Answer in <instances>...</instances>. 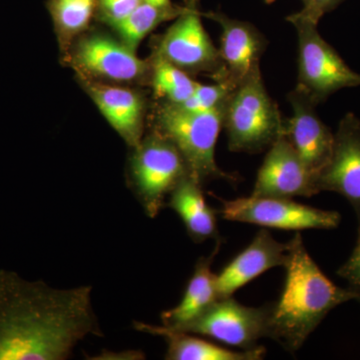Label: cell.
I'll list each match as a JSON object with an SVG mask.
<instances>
[{
    "mask_svg": "<svg viewBox=\"0 0 360 360\" xmlns=\"http://www.w3.org/2000/svg\"><path fill=\"white\" fill-rule=\"evenodd\" d=\"M89 285L56 290L0 270V360H65L103 333Z\"/></svg>",
    "mask_w": 360,
    "mask_h": 360,
    "instance_id": "cell-1",
    "label": "cell"
},
{
    "mask_svg": "<svg viewBox=\"0 0 360 360\" xmlns=\"http://www.w3.org/2000/svg\"><path fill=\"white\" fill-rule=\"evenodd\" d=\"M285 283L278 302L270 304V338L290 352L307 338L338 305L357 300L354 288H341L317 266L303 245L302 234L288 241Z\"/></svg>",
    "mask_w": 360,
    "mask_h": 360,
    "instance_id": "cell-2",
    "label": "cell"
},
{
    "mask_svg": "<svg viewBox=\"0 0 360 360\" xmlns=\"http://www.w3.org/2000/svg\"><path fill=\"white\" fill-rule=\"evenodd\" d=\"M284 123L257 66L236 87L225 105L222 127L229 150L262 153L284 134Z\"/></svg>",
    "mask_w": 360,
    "mask_h": 360,
    "instance_id": "cell-3",
    "label": "cell"
},
{
    "mask_svg": "<svg viewBox=\"0 0 360 360\" xmlns=\"http://www.w3.org/2000/svg\"><path fill=\"white\" fill-rule=\"evenodd\" d=\"M225 105L200 112L167 101L158 111L156 131L176 146L191 176L201 186L210 180L234 179L222 172L215 160V148L224 125Z\"/></svg>",
    "mask_w": 360,
    "mask_h": 360,
    "instance_id": "cell-4",
    "label": "cell"
},
{
    "mask_svg": "<svg viewBox=\"0 0 360 360\" xmlns=\"http://www.w3.org/2000/svg\"><path fill=\"white\" fill-rule=\"evenodd\" d=\"M298 40V77L296 87L319 105L342 89L360 85V75L345 63L338 51L323 39L317 25L290 15Z\"/></svg>",
    "mask_w": 360,
    "mask_h": 360,
    "instance_id": "cell-5",
    "label": "cell"
},
{
    "mask_svg": "<svg viewBox=\"0 0 360 360\" xmlns=\"http://www.w3.org/2000/svg\"><path fill=\"white\" fill-rule=\"evenodd\" d=\"M131 175L142 207L153 219L167 196L191 172L176 146L155 130L134 148Z\"/></svg>",
    "mask_w": 360,
    "mask_h": 360,
    "instance_id": "cell-6",
    "label": "cell"
},
{
    "mask_svg": "<svg viewBox=\"0 0 360 360\" xmlns=\"http://www.w3.org/2000/svg\"><path fill=\"white\" fill-rule=\"evenodd\" d=\"M186 11L160 37L155 56L186 73H207L215 82L229 80L219 51L201 22L198 0H186Z\"/></svg>",
    "mask_w": 360,
    "mask_h": 360,
    "instance_id": "cell-7",
    "label": "cell"
},
{
    "mask_svg": "<svg viewBox=\"0 0 360 360\" xmlns=\"http://www.w3.org/2000/svg\"><path fill=\"white\" fill-rule=\"evenodd\" d=\"M269 323L270 305L245 307L231 296L219 298L188 323L167 329L206 336L240 349H251L257 347V341L262 338H270Z\"/></svg>",
    "mask_w": 360,
    "mask_h": 360,
    "instance_id": "cell-8",
    "label": "cell"
},
{
    "mask_svg": "<svg viewBox=\"0 0 360 360\" xmlns=\"http://www.w3.org/2000/svg\"><path fill=\"white\" fill-rule=\"evenodd\" d=\"M221 203L220 214L224 219L269 229L285 231L335 229L341 220L338 212L317 210L288 198L250 195L238 200H221Z\"/></svg>",
    "mask_w": 360,
    "mask_h": 360,
    "instance_id": "cell-9",
    "label": "cell"
},
{
    "mask_svg": "<svg viewBox=\"0 0 360 360\" xmlns=\"http://www.w3.org/2000/svg\"><path fill=\"white\" fill-rule=\"evenodd\" d=\"M71 65L80 77L110 82H134L148 75L149 65L123 42L106 35H87L73 45Z\"/></svg>",
    "mask_w": 360,
    "mask_h": 360,
    "instance_id": "cell-10",
    "label": "cell"
},
{
    "mask_svg": "<svg viewBox=\"0 0 360 360\" xmlns=\"http://www.w3.org/2000/svg\"><path fill=\"white\" fill-rule=\"evenodd\" d=\"M319 193L333 191L354 208L360 226V120L347 113L335 134L333 155L315 177Z\"/></svg>",
    "mask_w": 360,
    "mask_h": 360,
    "instance_id": "cell-11",
    "label": "cell"
},
{
    "mask_svg": "<svg viewBox=\"0 0 360 360\" xmlns=\"http://www.w3.org/2000/svg\"><path fill=\"white\" fill-rule=\"evenodd\" d=\"M319 193L314 175L307 169L302 158L285 135H281L269 148L251 196L288 198H311Z\"/></svg>",
    "mask_w": 360,
    "mask_h": 360,
    "instance_id": "cell-12",
    "label": "cell"
},
{
    "mask_svg": "<svg viewBox=\"0 0 360 360\" xmlns=\"http://www.w3.org/2000/svg\"><path fill=\"white\" fill-rule=\"evenodd\" d=\"M288 99L292 116L284 123V135L316 177L333 155L335 134L317 115V104L302 89L295 87Z\"/></svg>",
    "mask_w": 360,
    "mask_h": 360,
    "instance_id": "cell-13",
    "label": "cell"
},
{
    "mask_svg": "<svg viewBox=\"0 0 360 360\" xmlns=\"http://www.w3.org/2000/svg\"><path fill=\"white\" fill-rule=\"evenodd\" d=\"M203 15L219 23L221 28L220 58L229 82L238 86L251 71L259 66L267 40L248 21L234 20L220 11H210Z\"/></svg>",
    "mask_w": 360,
    "mask_h": 360,
    "instance_id": "cell-14",
    "label": "cell"
},
{
    "mask_svg": "<svg viewBox=\"0 0 360 360\" xmlns=\"http://www.w3.org/2000/svg\"><path fill=\"white\" fill-rule=\"evenodd\" d=\"M288 255V243H278L269 231L260 229L252 243L217 274L215 283L219 297H231L267 270L284 267Z\"/></svg>",
    "mask_w": 360,
    "mask_h": 360,
    "instance_id": "cell-15",
    "label": "cell"
},
{
    "mask_svg": "<svg viewBox=\"0 0 360 360\" xmlns=\"http://www.w3.org/2000/svg\"><path fill=\"white\" fill-rule=\"evenodd\" d=\"M90 98L112 129L130 148H136L143 139L144 101L134 90L104 84L80 77Z\"/></svg>",
    "mask_w": 360,
    "mask_h": 360,
    "instance_id": "cell-16",
    "label": "cell"
},
{
    "mask_svg": "<svg viewBox=\"0 0 360 360\" xmlns=\"http://www.w3.org/2000/svg\"><path fill=\"white\" fill-rule=\"evenodd\" d=\"M134 328L141 333L162 336L167 343L165 359L168 360H259L265 355L264 347L251 349L232 350L186 333L169 330L162 326L134 322Z\"/></svg>",
    "mask_w": 360,
    "mask_h": 360,
    "instance_id": "cell-17",
    "label": "cell"
},
{
    "mask_svg": "<svg viewBox=\"0 0 360 360\" xmlns=\"http://www.w3.org/2000/svg\"><path fill=\"white\" fill-rule=\"evenodd\" d=\"M219 248V243L210 257H201L198 260L179 304L161 314L162 326L176 328L184 326L202 314L219 300L215 283L217 274L212 271L213 257Z\"/></svg>",
    "mask_w": 360,
    "mask_h": 360,
    "instance_id": "cell-18",
    "label": "cell"
},
{
    "mask_svg": "<svg viewBox=\"0 0 360 360\" xmlns=\"http://www.w3.org/2000/svg\"><path fill=\"white\" fill-rule=\"evenodd\" d=\"M167 206L179 215L194 243L219 238L215 212L206 203L201 184L191 175L182 179L172 191Z\"/></svg>",
    "mask_w": 360,
    "mask_h": 360,
    "instance_id": "cell-19",
    "label": "cell"
},
{
    "mask_svg": "<svg viewBox=\"0 0 360 360\" xmlns=\"http://www.w3.org/2000/svg\"><path fill=\"white\" fill-rule=\"evenodd\" d=\"M61 47L68 49L73 39L89 27L96 14V0H47Z\"/></svg>",
    "mask_w": 360,
    "mask_h": 360,
    "instance_id": "cell-20",
    "label": "cell"
},
{
    "mask_svg": "<svg viewBox=\"0 0 360 360\" xmlns=\"http://www.w3.org/2000/svg\"><path fill=\"white\" fill-rule=\"evenodd\" d=\"M186 9V4L179 6H155L141 2L115 30L120 35L123 44L136 49L144 37L165 21L175 20Z\"/></svg>",
    "mask_w": 360,
    "mask_h": 360,
    "instance_id": "cell-21",
    "label": "cell"
},
{
    "mask_svg": "<svg viewBox=\"0 0 360 360\" xmlns=\"http://www.w3.org/2000/svg\"><path fill=\"white\" fill-rule=\"evenodd\" d=\"M151 84L156 96L168 103L181 104L193 96L198 82L176 66L155 56L151 68Z\"/></svg>",
    "mask_w": 360,
    "mask_h": 360,
    "instance_id": "cell-22",
    "label": "cell"
},
{
    "mask_svg": "<svg viewBox=\"0 0 360 360\" xmlns=\"http://www.w3.org/2000/svg\"><path fill=\"white\" fill-rule=\"evenodd\" d=\"M236 87L229 80L217 82L212 85L198 84L193 96L179 105L186 110L200 112L217 110L227 103Z\"/></svg>",
    "mask_w": 360,
    "mask_h": 360,
    "instance_id": "cell-23",
    "label": "cell"
},
{
    "mask_svg": "<svg viewBox=\"0 0 360 360\" xmlns=\"http://www.w3.org/2000/svg\"><path fill=\"white\" fill-rule=\"evenodd\" d=\"M141 4V0H96L99 20L115 27Z\"/></svg>",
    "mask_w": 360,
    "mask_h": 360,
    "instance_id": "cell-24",
    "label": "cell"
},
{
    "mask_svg": "<svg viewBox=\"0 0 360 360\" xmlns=\"http://www.w3.org/2000/svg\"><path fill=\"white\" fill-rule=\"evenodd\" d=\"M343 1L345 0H307L302 11L291 15L319 25V20L326 13L335 11Z\"/></svg>",
    "mask_w": 360,
    "mask_h": 360,
    "instance_id": "cell-25",
    "label": "cell"
},
{
    "mask_svg": "<svg viewBox=\"0 0 360 360\" xmlns=\"http://www.w3.org/2000/svg\"><path fill=\"white\" fill-rule=\"evenodd\" d=\"M338 274L347 281L350 288H360V226L356 245L345 264L338 269Z\"/></svg>",
    "mask_w": 360,
    "mask_h": 360,
    "instance_id": "cell-26",
    "label": "cell"
},
{
    "mask_svg": "<svg viewBox=\"0 0 360 360\" xmlns=\"http://www.w3.org/2000/svg\"><path fill=\"white\" fill-rule=\"evenodd\" d=\"M141 1L155 6H170L174 4L172 0H141Z\"/></svg>",
    "mask_w": 360,
    "mask_h": 360,
    "instance_id": "cell-27",
    "label": "cell"
},
{
    "mask_svg": "<svg viewBox=\"0 0 360 360\" xmlns=\"http://www.w3.org/2000/svg\"><path fill=\"white\" fill-rule=\"evenodd\" d=\"M349 288H350V286H349ZM354 288V290L355 291H356V292H357V300H357V302H360V288Z\"/></svg>",
    "mask_w": 360,
    "mask_h": 360,
    "instance_id": "cell-28",
    "label": "cell"
},
{
    "mask_svg": "<svg viewBox=\"0 0 360 360\" xmlns=\"http://www.w3.org/2000/svg\"><path fill=\"white\" fill-rule=\"evenodd\" d=\"M274 1H276V0H264L265 4H274ZM305 1H307V0H302V4H304Z\"/></svg>",
    "mask_w": 360,
    "mask_h": 360,
    "instance_id": "cell-29",
    "label": "cell"
}]
</instances>
